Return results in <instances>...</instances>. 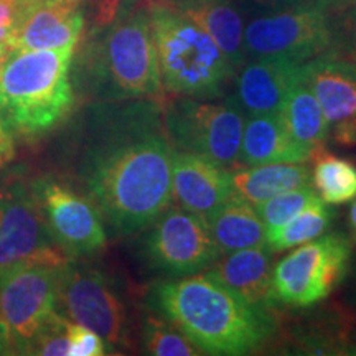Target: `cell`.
<instances>
[{
    "label": "cell",
    "mask_w": 356,
    "mask_h": 356,
    "mask_svg": "<svg viewBox=\"0 0 356 356\" xmlns=\"http://www.w3.org/2000/svg\"><path fill=\"white\" fill-rule=\"evenodd\" d=\"M92 113L74 165L84 197L115 233L149 228L173 198L163 111L154 99H127Z\"/></svg>",
    "instance_id": "6da1fadb"
},
{
    "label": "cell",
    "mask_w": 356,
    "mask_h": 356,
    "mask_svg": "<svg viewBox=\"0 0 356 356\" xmlns=\"http://www.w3.org/2000/svg\"><path fill=\"white\" fill-rule=\"evenodd\" d=\"M337 142L356 144V65L327 51L302 65Z\"/></svg>",
    "instance_id": "5bb4252c"
},
{
    "label": "cell",
    "mask_w": 356,
    "mask_h": 356,
    "mask_svg": "<svg viewBox=\"0 0 356 356\" xmlns=\"http://www.w3.org/2000/svg\"><path fill=\"white\" fill-rule=\"evenodd\" d=\"M24 15V0H0V48L10 51Z\"/></svg>",
    "instance_id": "1f68e13d"
},
{
    "label": "cell",
    "mask_w": 356,
    "mask_h": 356,
    "mask_svg": "<svg viewBox=\"0 0 356 356\" xmlns=\"http://www.w3.org/2000/svg\"><path fill=\"white\" fill-rule=\"evenodd\" d=\"M252 2L257 3L261 7H267L270 10H282V8L287 7H293L299 6V3H305V2H312V0H252Z\"/></svg>",
    "instance_id": "d6a6232c"
},
{
    "label": "cell",
    "mask_w": 356,
    "mask_h": 356,
    "mask_svg": "<svg viewBox=\"0 0 356 356\" xmlns=\"http://www.w3.org/2000/svg\"><path fill=\"white\" fill-rule=\"evenodd\" d=\"M142 341L145 353L154 356H197L202 353L180 328L162 315H149L145 318Z\"/></svg>",
    "instance_id": "484cf974"
},
{
    "label": "cell",
    "mask_w": 356,
    "mask_h": 356,
    "mask_svg": "<svg viewBox=\"0 0 356 356\" xmlns=\"http://www.w3.org/2000/svg\"><path fill=\"white\" fill-rule=\"evenodd\" d=\"M348 218H350V228H351V233H353L355 239H356V200L353 202V204H351Z\"/></svg>",
    "instance_id": "d590c367"
},
{
    "label": "cell",
    "mask_w": 356,
    "mask_h": 356,
    "mask_svg": "<svg viewBox=\"0 0 356 356\" xmlns=\"http://www.w3.org/2000/svg\"><path fill=\"white\" fill-rule=\"evenodd\" d=\"M155 0H97L95 25L97 29H104L119 17L127 15L139 7H149Z\"/></svg>",
    "instance_id": "4dcf8cb0"
},
{
    "label": "cell",
    "mask_w": 356,
    "mask_h": 356,
    "mask_svg": "<svg viewBox=\"0 0 356 356\" xmlns=\"http://www.w3.org/2000/svg\"><path fill=\"white\" fill-rule=\"evenodd\" d=\"M309 159H312L310 150L289 136L279 114L248 115L239 149V167L305 163Z\"/></svg>",
    "instance_id": "d6986e66"
},
{
    "label": "cell",
    "mask_w": 356,
    "mask_h": 356,
    "mask_svg": "<svg viewBox=\"0 0 356 356\" xmlns=\"http://www.w3.org/2000/svg\"><path fill=\"white\" fill-rule=\"evenodd\" d=\"M172 197L181 208L207 218L233 197L231 172L204 155L173 147Z\"/></svg>",
    "instance_id": "9a60e30c"
},
{
    "label": "cell",
    "mask_w": 356,
    "mask_h": 356,
    "mask_svg": "<svg viewBox=\"0 0 356 356\" xmlns=\"http://www.w3.org/2000/svg\"><path fill=\"white\" fill-rule=\"evenodd\" d=\"M351 244L345 234L332 233L300 244L273 269L277 302L309 307L333 292L348 270Z\"/></svg>",
    "instance_id": "9c48e42d"
},
{
    "label": "cell",
    "mask_w": 356,
    "mask_h": 356,
    "mask_svg": "<svg viewBox=\"0 0 356 356\" xmlns=\"http://www.w3.org/2000/svg\"><path fill=\"white\" fill-rule=\"evenodd\" d=\"M58 312L96 332L109 345L126 343V309L113 284L92 267L65 262L58 292Z\"/></svg>",
    "instance_id": "8fae6325"
},
{
    "label": "cell",
    "mask_w": 356,
    "mask_h": 356,
    "mask_svg": "<svg viewBox=\"0 0 356 356\" xmlns=\"http://www.w3.org/2000/svg\"><path fill=\"white\" fill-rule=\"evenodd\" d=\"M63 266L65 262L33 261L0 273V315L15 355H26L40 328L58 312Z\"/></svg>",
    "instance_id": "ba28073f"
},
{
    "label": "cell",
    "mask_w": 356,
    "mask_h": 356,
    "mask_svg": "<svg viewBox=\"0 0 356 356\" xmlns=\"http://www.w3.org/2000/svg\"><path fill=\"white\" fill-rule=\"evenodd\" d=\"M333 220V211L330 204H327L322 198L317 197L307 204L299 215H296L291 221L280 228L267 233V246L274 252L286 251V249L297 248L312 239L322 236L330 228Z\"/></svg>",
    "instance_id": "d4e9b609"
},
{
    "label": "cell",
    "mask_w": 356,
    "mask_h": 356,
    "mask_svg": "<svg viewBox=\"0 0 356 356\" xmlns=\"http://www.w3.org/2000/svg\"><path fill=\"white\" fill-rule=\"evenodd\" d=\"M246 114L236 97H181L163 109V124L175 149L204 155L222 167H239Z\"/></svg>",
    "instance_id": "8992f818"
},
{
    "label": "cell",
    "mask_w": 356,
    "mask_h": 356,
    "mask_svg": "<svg viewBox=\"0 0 356 356\" xmlns=\"http://www.w3.org/2000/svg\"><path fill=\"white\" fill-rule=\"evenodd\" d=\"M73 50L7 53L0 68V167L15 157L17 145L38 140L73 108Z\"/></svg>",
    "instance_id": "3957f363"
},
{
    "label": "cell",
    "mask_w": 356,
    "mask_h": 356,
    "mask_svg": "<svg viewBox=\"0 0 356 356\" xmlns=\"http://www.w3.org/2000/svg\"><path fill=\"white\" fill-rule=\"evenodd\" d=\"M277 114L282 119L289 136L297 144L310 150L312 155L322 149L330 127H328L317 97L314 96L310 86L304 79V74H300L297 83L289 89Z\"/></svg>",
    "instance_id": "603a6c76"
},
{
    "label": "cell",
    "mask_w": 356,
    "mask_h": 356,
    "mask_svg": "<svg viewBox=\"0 0 356 356\" xmlns=\"http://www.w3.org/2000/svg\"><path fill=\"white\" fill-rule=\"evenodd\" d=\"M330 51L356 65V2L330 12Z\"/></svg>",
    "instance_id": "83f0119b"
},
{
    "label": "cell",
    "mask_w": 356,
    "mask_h": 356,
    "mask_svg": "<svg viewBox=\"0 0 356 356\" xmlns=\"http://www.w3.org/2000/svg\"><path fill=\"white\" fill-rule=\"evenodd\" d=\"M66 333H68L70 343L68 356H102L108 353L106 351V341L96 332H92L91 328L84 327L81 323L68 320Z\"/></svg>",
    "instance_id": "f546056e"
},
{
    "label": "cell",
    "mask_w": 356,
    "mask_h": 356,
    "mask_svg": "<svg viewBox=\"0 0 356 356\" xmlns=\"http://www.w3.org/2000/svg\"><path fill=\"white\" fill-rule=\"evenodd\" d=\"M150 300L204 355L254 353L275 328L269 310L249 305L208 273L162 280Z\"/></svg>",
    "instance_id": "7a4b0ae2"
},
{
    "label": "cell",
    "mask_w": 356,
    "mask_h": 356,
    "mask_svg": "<svg viewBox=\"0 0 356 356\" xmlns=\"http://www.w3.org/2000/svg\"><path fill=\"white\" fill-rule=\"evenodd\" d=\"M0 355H13L12 337L2 315H0Z\"/></svg>",
    "instance_id": "836d02e7"
},
{
    "label": "cell",
    "mask_w": 356,
    "mask_h": 356,
    "mask_svg": "<svg viewBox=\"0 0 356 356\" xmlns=\"http://www.w3.org/2000/svg\"><path fill=\"white\" fill-rule=\"evenodd\" d=\"M7 53H8L7 48H0V68H2V65H3V60H6Z\"/></svg>",
    "instance_id": "8d00e7d4"
},
{
    "label": "cell",
    "mask_w": 356,
    "mask_h": 356,
    "mask_svg": "<svg viewBox=\"0 0 356 356\" xmlns=\"http://www.w3.org/2000/svg\"><path fill=\"white\" fill-rule=\"evenodd\" d=\"M314 2L320 3V6L328 8V10H337V8H341L345 6H350V3L356 2V0H314Z\"/></svg>",
    "instance_id": "e575fe53"
},
{
    "label": "cell",
    "mask_w": 356,
    "mask_h": 356,
    "mask_svg": "<svg viewBox=\"0 0 356 356\" xmlns=\"http://www.w3.org/2000/svg\"><path fill=\"white\" fill-rule=\"evenodd\" d=\"M33 261L70 257L53 241L33 191H13L0 198V273Z\"/></svg>",
    "instance_id": "4fadbf2b"
},
{
    "label": "cell",
    "mask_w": 356,
    "mask_h": 356,
    "mask_svg": "<svg viewBox=\"0 0 356 356\" xmlns=\"http://www.w3.org/2000/svg\"><path fill=\"white\" fill-rule=\"evenodd\" d=\"M204 220L221 256L239 249L262 246L267 241V229L259 213L241 198L229 197Z\"/></svg>",
    "instance_id": "7402d4cb"
},
{
    "label": "cell",
    "mask_w": 356,
    "mask_h": 356,
    "mask_svg": "<svg viewBox=\"0 0 356 356\" xmlns=\"http://www.w3.org/2000/svg\"><path fill=\"white\" fill-rule=\"evenodd\" d=\"M239 70L234 97L249 115L277 114L302 74V65L282 58H252Z\"/></svg>",
    "instance_id": "e0dca14e"
},
{
    "label": "cell",
    "mask_w": 356,
    "mask_h": 356,
    "mask_svg": "<svg viewBox=\"0 0 356 356\" xmlns=\"http://www.w3.org/2000/svg\"><path fill=\"white\" fill-rule=\"evenodd\" d=\"M175 6L210 35L234 71L246 63L243 17L229 0H185Z\"/></svg>",
    "instance_id": "ffe728a7"
},
{
    "label": "cell",
    "mask_w": 356,
    "mask_h": 356,
    "mask_svg": "<svg viewBox=\"0 0 356 356\" xmlns=\"http://www.w3.org/2000/svg\"><path fill=\"white\" fill-rule=\"evenodd\" d=\"M84 26L79 3L24 0V15L10 50L74 48Z\"/></svg>",
    "instance_id": "2e32d148"
},
{
    "label": "cell",
    "mask_w": 356,
    "mask_h": 356,
    "mask_svg": "<svg viewBox=\"0 0 356 356\" xmlns=\"http://www.w3.org/2000/svg\"><path fill=\"white\" fill-rule=\"evenodd\" d=\"M244 48L251 58H282L304 65L330 51V10L312 0L262 15L244 29Z\"/></svg>",
    "instance_id": "52a82bcc"
},
{
    "label": "cell",
    "mask_w": 356,
    "mask_h": 356,
    "mask_svg": "<svg viewBox=\"0 0 356 356\" xmlns=\"http://www.w3.org/2000/svg\"><path fill=\"white\" fill-rule=\"evenodd\" d=\"M68 318L56 312L47 323L40 328L33 341L29 346L26 355H42V356H68L70 343L68 333H66Z\"/></svg>",
    "instance_id": "f1b7e54d"
},
{
    "label": "cell",
    "mask_w": 356,
    "mask_h": 356,
    "mask_svg": "<svg viewBox=\"0 0 356 356\" xmlns=\"http://www.w3.org/2000/svg\"><path fill=\"white\" fill-rule=\"evenodd\" d=\"M33 195L53 241L70 259L95 254L108 243L104 222L84 195L53 180H40Z\"/></svg>",
    "instance_id": "7c38bea8"
},
{
    "label": "cell",
    "mask_w": 356,
    "mask_h": 356,
    "mask_svg": "<svg viewBox=\"0 0 356 356\" xmlns=\"http://www.w3.org/2000/svg\"><path fill=\"white\" fill-rule=\"evenodd\" d=\"M180 2H185V0H180Z\"/></svg>",
    "instance_id": "74e56055"
},
{
    "label": "cell",
    "mask_w": 356,
    "mask_h": 356,
    "mask_svg": "<svg viewBox=\"0 0 356 356\" xmlns=\"http://www.w3.org/2000/svg\"><path fill=\"white\" fill-rule=\"evenodd\" d=\"M92 55L95 86L109 101L157 99L162 79L149 7H139L104 26Z\"/></svg>",
    "instance_id": "5b68a950"
},
{
    "label": "cell",
    "mask_w": 356,
    "mask_h": 356,
    "mask_svg": "<svg viewBox=\"0 0 356 356\" xmlns=\"http://www.w3.org/2000/svg\"><path fill=\"white\" fill-rule=\"evenodd\" d=\"M317 197L318 193L314 186L305 185L275 195V197L259 204L256 210L264 222L267 233H270V231L277 229L291 221L296 215H299L307 204Z\"/></svg>",
    "instance_id": "4316f807"
},
{
    "label": "cell",
    "mask_w": 356,
    "mask_h": 356,
    "mask_svg": "<svg viewBox=\"0 0 356 356\" xmlns=\"http://www.w3.org/2000/svg\"><path fill=\"white\" fill-rule=\"evenodd\" d=\"M144 251L150 267L168 277L202 273L221 256L207 220L181 207H168L150 225Z\"/></svg>",
    "instance_id": "30bf717a"
},
{
    "label": "cell",
    "mask_w": 356,
    "mask_h": 356,
    "mask_svg": "<svg viewBox=\"0 0 356 356\" xmlns=\"http://www.w3.org/2000/svg\"><path fill=\"white\" fill-rule=\"evenodd\" d=\"M273 254L266 244L239 249L218 257L208 274L218 282L238 293L249 305L270 310L277 304L273 291Z\"/></svg>",
    "instance_id": "ac0fdd59"
},
{
    "label": "cell",
    "mask_w": 356,
    "mask_h": 356,
    "mask_svg": "<svg viewBox=\"0 0 356 356\" xmlns=\"http://www.w3.org/2000/svg\"><path fill=\"white\" fill-rule=\"evenodd\" d=\"M162 88L173 96L220 97L236 73L210 35L170 0L149 6Z\"/></svg>",
    "instance_id": "277c9868"
},
{
    "label": "cell",
    "mask_w": 356,
    "mask_h": 356,
    "mask_svg": "<svg viewBox=\"0 0 356 356\" xmlns=\"http://www.w3.org/2000/svg\"><path fill=\"white\" fill-rule=\"evenodd\" d=\"M312 181L325 203L345 204L356 198V165L351 160L337 157L322 149L312 155Z\"/></svg>",
    "instance_id": "cb8c5ba5"
},
{
    "label": "cell",
    "mask_w": 356,
    "mask_h": 356,
    "mask_svg": "<svg viewBox=\"0 0 356 356\" xmlns=\"http://www.w3.org/2000/svg\"><path fill=\"white\" fill-rule=\"evenodd\" d=\"M305 185H312V173L304 163H264L231 172L233 197L254 208L275 195Z\"/></svg>",
    "instance_id": "44dd1931"
}]
</instances>
